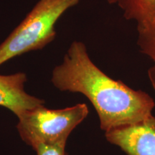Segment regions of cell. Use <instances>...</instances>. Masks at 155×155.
I'll list each match as a JSON object with an SVG mask.
<instances>
[{
    "mask_svg": "<svg viewBox=\"0 0 155 155\" xmlns=\"http://www.w3.org/2000/svg\"><path fill=\"white\" fill-rule=\"evenodd\" d=\"M138 45L141 53L153 61V65L148 70V77L155 91V22L145 28L137 29Z\"/></svg>",
    "mask_w": 155,
    "mask_h": 155,
    "instance_id": "7",
    "label": "cell"
},
{
    "mask_svg": "<svg viewBox=\"0 0 155 155\" xmlns=\"http://www.w3.org/2000/svg\"><path fill=\"white\" fill-rule=\"evenodd\" d=\"M51 83L61 91L84 95L94 106L105 132L147 119L155 106L146 92L134 90L103 72L90 58L86 45L78 40L54 68Z\"/></svg>",
    "mask_w": 155,
    "mask_h": 155,
    "instance_id": "1",
    "label": "cell"
},
{
    "mask_svg": "<svg viewBox=\"0 0 155 155\" xmlns=\"http://www.w3.org/2000/svg\"><path fill=\"white\" fill-rule=\"evenodd\" d=\"M123 12L128 20L137 24V29L149 26L155 22V0H106Z\"/></svg>",
    "mask_w": 155,
    "mask_h": 155,
    "instance_id": "6",
    "label": "cell"
},
{
    "mask_svg": "<svg viewBox=\"0 0 155 155\" xmlns=\"http://www.w3.org/2000/svg\"><path fill=\"white\" fill-rule=\"evenodd\" d=\"M66 144H40L34 149L38 155H65Z\"/></svg>",
    "mask_w": 155,
    "mask_h": 155,
    "instance_id": "8",
    "label": "cell"
},
{
    "mask_svg": "<svg viewBox=\"0 0 155 155\" xmlns=\"http://www.w3.org/2000/svg\"><path fill=\"white\" fill-rule=\"evenodd\" d=\"M26 73L0 74V106L8 108L18 118L25 112L43 106L45 101L25 91Z\"/></svg>",
    "mask_w": 155,
    "mask_h": 155,
    "instance_id": "5",
    "label": "cell"
},
{
    "mask_svg": "<svg viewBox=\"0 0 155 155\" xmlns=\"http://www.w3.org/2000/svg\"><path fill=\"white\" fill-rule=\"evenodd\" d=\"M81 0H39L0 44V65L23 54L42 50L55 40V25Z\"/></svg>",
    "mask_w": 155,
    "mask_h": 155,
    "instance_id": "2",
    "label": "cell"
},
{
    "mask_svg": "<svg viewBox=\"0 0 155 155\" xmlns=\"http://www.w3.org/2000/svg\"><path fill=\"white\" fill-rule=\"evenodd\" d=\"M88 114L86 104L61 109L39 106L18 117L17 129L22 140L33 150L40 144H66L73 129Z\"/></svg>",
    "mask_w": 155,
    "mask_h": 155,
    "instance_id": "3",
    "label": "cell"
},
{
    "mask_svg": "<svg viewBox=\"0 0 155 155\" xmlns=\"http://www.w3.org/2000/svg\"><path fill=\"white\" fill-rule=\"evenodd\" d=\"M108 141L127 155H155V116L105 132Z\"/></svg>",
    "mask_w": 155,
    "mask_h": 155,
    "instance_id": "4",
    "label": "cell"
}]
</instances>
